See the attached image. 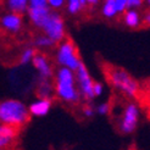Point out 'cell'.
Here are the masks:
<instances>
[{"instance_id":"cell-8","label":"cell","mask_w":150,"mask_h":150,"mask_svg":"<svg viewBox=\"0 0 150 150\" xmlns=\"http://www.w3.org/2000/svg\"><path fill=\"white\" fill-rule=\"evenodd\" d=\"M76 78L79 84V93L82 94V96L86 99V101H91L94 98V92H93V86H94V81L92 79V77L89 76L87 67L84 66V64L82 62L78 67V70L76 71Z\"/></svg>"},{"instance_id":"cell-3","label":"cell","mask_w":150,"mask_h":150,"mask_svg":"<svg viewBox=\"0 0 150 150\" xmlns=\"http://www.w3.org/2000/svg\"><path fill=\"white\" fill-rule=\"evenodd\" d=\"M55 93L59 99L64 100L65 103L69 104H78L81 93L74 87V74L73 71L61 67L56 72L55 77Z\"/></svg>"},{"instance_id":"cell-24","label":"cell","mask_w":150,"mask_h":150,"mask_svg":"<svg viewBox=\"0 0 150 150\" xmlns=\"http://www.w3.org/2000/svg\"><path fill=\"white\" fill-rule=\"evenodd\" d=\"M82 112H83L87 117H92L94 114V109L89 104H86V105H83V108H82Z\"/></svg>"},{"instance_id":"cell-15","label":"cell","mask_w":150,"mask_h":150,"mask_svg":"<svg viewBox=\"0 0 150 150\" xmlns=\"http://www.w3.org/2000/svg\"><path fill=\"white\" fill-rule=\"evenodd\" d=\"M125 23L131 27V28H136L139 26V22H140V17H139V15L137 11H134V10H128V11H126L125 13Z\"/></svg>"},{"instance_id":"cell-21","label":"cell","mask_w":150,"mask_h":150,"mask_svg":"<svg viewBox=\"0 0 150 150\" xmlns=\"http://www.w3.org/2000/svg\"><path fill=\"white\" fill-rule=\"evenodd\" d=\"M127 5H128V0H116V10L117 13H122L127 10Z\"/></svg>"},{"instance_id":"cell-9","label":"cell","mask_w":150,"mask_h":150,"mask_svg":"<svg viewBox=\"0 0 150 150\" xmlns=\"http://www.w3.org/2000/svg\"><path fill=\"white\" fill-rule=\"evenodd\" d=\"M0 26L10 33H17L22 26V16L18 13H6L0 18Z\"/></svg>"},{"instance_id":"cell-26","label":"cell","mask_w":150,"mask_h":150,"mask_svg":"<svg viewBox=\"0 0 150 150\" xmlns=\"http://www.w3.org/2000/svg\"><path fill=\"white\" fill-rule=\"evenodd\" d=\"M143 0H128V5H127V10L132 9V7H138L142 5Z\"/></svg>"},{"instance_id":"cell-27","label":"cell","mask_w":150,"mask_h":150,"mask_svg":"<svg viewBox=\"0 0 150 150\" xmlns=\"http://www.w3.org/2000/svg\"><path fill=\"white\" fill-rule=\"evenodd\" d=\"M98 1H99V0H87V4H89V5H96V4H98Z\"/></svg>"},{"instance_id":"cell-28","label":"cell","mask_w":150,"mask_h":150,"mask_svg":"<svg viewBox=\"0 0 150 150\" xmlns=\"http://www.w3.org/2000/svg\"><path fill=\"white\" fill-rule=\"evenodd\" d=\"M144 21H145V23H146V25H150V12L146 13V16H145Z\"/></svg>"},{"instance_id":"cell-6","label":"cell","mask_w":150,"mask_h":150,"mask_svg":"<svg viewBox=\"0 0 150 150\" xmlns=\"http://www.w3.org/2000/svg\"><path fill=\"white\" fill-rule=\"evenodd\" d=\"M22 128L9 125H0V149H12L21 150L20 144V134Z\"/></svg>"},{"instance_id":"cell-19","label":"cell","mask_w":150,"mask_h":150,"mask_svg":"<svg viewBox=\"0 0 150 150\" xmlns=\"http://www.w3.org/2000/svg\"><path fill=\"white\" fill-rule=\"evenodd\" d=\"M34 44H35V47L49 48V47H54L56 43L52 40V39H50L49 37H47V35H39L38 38L34 40Z\"/></svg>"},{"instance_id":"cell-29","label":"cell","mask_w":150,"mask_h":150,"mask_svg":"<svg viewBox=\"0 0 150 150\" xmlns=\"http://www.w3.org/2000/svg\"><path fill=\"white\" fill-rule=\"evenodd\" d=\"M145 114H146V117H148V120L150 121V106H149V108H145Z\"/></svg>"},{"instance_id":"cell-16","label":"cell","mask_w":150,"mask_h":150,"mask_svg":"<svg viewBox=\"0 0 150 150\" xmlns=\"http://www.w3.org/2000/svg\"><path fill=\"white\" fill-rule=\"evenodd\" d=\"M103 15L108 18H112L117 15L116 10V0H105L103 6Z\"/></svg>"},{"instance_id":"cell-4","label":"cell","mask_w":150,"mask_h":150,"mask_svg":"<svg viewBox=\"0 0 150 150\" xmlns=\"http://www.w3.org/2000/svg\"><path fill=\"white\" fill-rule=\"evenodd\" d=\"M56 61L62 67H66L71 71H77L82 64L78 54V49L71 38H65L57 48Z\"/></svg>"},{"instance_id":"cell-5","label":"cell","mask_w":150,"mask_h":150,"mask_svg":"<svg viewBox=\"0 0 150 150\" xmlns=\"http://www.w3.org/2000/svg\"><path fill=\"white\" fill-rule=\"evenodd\" d=\"M42 29L45 33V35L49 37L50 39H52L55 43H61L66 38L64 20L61 17V15L55 11H51V13L45 21V23L43 25Z\"/></svg>"},{"instance_id":"cell-14","label":"cell","mask_w":150,"mask_h":150,"mask_svg":"<svg viewBox=\"0 0 150 150\" xmlns=\"http://www.w3.org/2000/svg\"><path fill=\"white\" fill-rule=\"evenodd\" d=\"M52 91V86L49 82V79L42 78V82L37 88V95L40 99H50V93Z\"/></svg>"},{"instance_id":"cell-30","label":"cell","mask_w":150,"mask_h":150,"mask_svg":"<svg viewBox=\"0 0 150 150\" xmlns=\"http://www.w3.org/2000/svg\"><path fill=\"white\" fill-rule=\"evenodd\" d=\"M128 150H138L137 148H136V145H132V146H129V149Z\"/></svg>"},{"instance_id":"cell-12","label":"cell","mask_w":150,"mask_h":150,"mask_svg":"<svg viewBox=\"0 0 150 150\" xmlns=\"http://www.w3.org/2000/svg\"><path fill=\"white\" fill-rule=\"evenodd\" d=\"M51 99H39L38 101L33 103L31 106L28 108L31 115L33 116H44L48 114V111L51 108Z\"/></svg>"},{"instance_id":"cell-18","label":"cell","mask_w":150,"mask_h":150,"mask_svg":"<svg viewBox=\"0 0 150 150\" xmlns=\"http://www.w3.org/2000/svg\"><path fill=\"white\" fill-rule=\"evenodd\" d=\"M37 54V50L33 48H27L22 51V54L20 55V64L21 65H26L28 62L33 61V59Z\"/></svg>"},{"instance_id":"cell-32","label":"cell","mask_w":150,"mask_h":150,"mask_svg":"<svg viewBox=\"0 0 150 150\" xmlns=\"http://www.w3.org/2000/svg\"><path fill=\"white\" fill-rule=\"evenodd\" d=\"M146 1H148V4H149V6H150V0H146Z\"/></svg>"},{"instance_id":"cell-31","label":"cell","mask_w":150,"mask_h":150,"mask_svg":"<svg viewBox=\"0 0 150 150\" xmlns=\"http://www.w3.org/2000/svg\"><path fill=\"white\" fill-rule=\"evenodd\" d=\"M0 150H12V149H0Z\"/></svg>"},{"instance_id":"cell-20","label":"cell","mask_w":150,"mask_h":150,"mask_svg":"<svg viewBox=\"0 0 150 150\" xmlns=\"http://www.w3.org/2000/svg\"><path fill=\"white\" fill-rule=\"evenodd\" d=\"M48 0H29L28 9H40V7H47Z\"/></svg>"},{"instance_id":"cell-17","label":"cell","mask_w":150,"mask_h":150,"mask_svg":"<svg viewBox=\"0 0 150 150\" xmlns=\"http://www.w3.org/2000/svg\"><path fill=\"white\" fill-rule=\"evenodd\" d=\"M87 5V0H67V10L70 13H78Z\"/></svg>"},{"instance_id":"cell-10","label":"cell","mask_w":150,"mask_h":150,"mask_svg":"<svg viewBox=\"0 0 150 150\" xmlns=\"http://www.w3.org/2000/svg\"><path fill=\"white\" fill-rule=\"evenodd\" d=\"M33 65L37 69V71L39 72L40 74V78H45V79H50L52 77V69L49 64V60L48 57L40 54V52H37L34 59H33Z\"/></svg>"},{"instance_id":"cell-25","label":"cell","mask_w":150,"mask_h":150,"mask_svg":"<svg viewBox=\"0 0 150 150\" xmlns=\"http://www.w3.org/2000/svg\"><path fill=\"white\" fill-rule=\"evenodd\" d=\"M93 92H94V95L98 96L103 93V86L101 83H99V82H94V86H93Z\"/></svg>"},{"instance_id":"cell-2","label":"cell","mask_w":150,"mask_h":150,"mask_svg":"<svg viewBox=\"0 0 150 150\" xmlns=\"http://www.w3.org/2000/svg\"><path fill=\"white\" fill-rule=\"evenodd\" d=\"M31 112L23 103L18 100H4L0 101V123L20 127L23 129L31 121Z\"/></svg>"},{"instance_id":"cell-23","label":"cell","mask_w":150,"mask_h":150,"mask_svg":"<svg viewBox=\"0 0 150 150\" xmlns=\"http://www.w3.org/2000/svg\"><path fill=\"white\" fill-rule=\"evenodd\" d=\"M65 4V0H48V5L51 9H60Z\"/></svg>"},{"instance_id":"cell-11","label":"cell","mask_w":150,"mask_h":150,"mask_svg":"<svg viewBox=\"0 0 150 150\" xmlns=\"http://www.w3.org/2000/svg\"><path fill=\"white\" fill-rule=\"evenodd\" d=\"M28 16L31 18L32 23L38 27V28H42L43 25L45 23L47 18L49 17V15L51 13V10L50 7L47 6V7H40V9H28Z\"/></svg>"},{"instance_id":"cell-22","label":"cell","mask_w":150,"mask_h":150,"mask_svg":"<svg viewBox=\"0 0 150 150\" xmlns=\"http://www.w3.org/2000/svg\"><path fill=\"white\" fill-rule=\"evenodd\" d=\"M110 111H111V103L110 101L101 104L100 106L98 108V112H99V114H101V115H108Z\"/></svg>"},{"instance_id":"cell-7","label":"cell","mask_w":150,"mask_h":150,"mask_svg":"<svg viewBox=\"0 0 150 150\" xmlns=\"http://www.w3.org/2000/svg\"><path fill=\"white\" fill-rule=\"evenodd\" d=\"M138 122V109L137 105L133 103H128L125 106L122 116L118 122V132L122 134L132 133L137 127Z\"/></svg>"},{"instance_id":"cell-13","label":"cell","mask_w":150,"mask_h":150,"mask_svg":"<svg viewBox=\"0 0 150 150\" xmlns=\"http://www.w3.org/2000/svg\"><path fill=\"white\" fill-rule=\"evenodd\" d=\"M28 3L29 0H7V6L13 13L22 15L28 11Z\"/></svg>"},{"instance_id":"cell-1","label":"cell","mask_w":150,"mask_h":150,"mask_svg":"<svg viewBox=\"0 0 150 150\" xmlns=\"http://www.w3.org/2000/svg\"><path fill=\"white\" fill-rule=\"evenodd\" d=\"M103 72L106 78L108 83L115 88L116 91L121 92L123 95L128 98L140 100L142 96V87L140 83L134 78L129 72H127L122 67L115 66L112 64H104Z\"/></svg>"}]
</instances>
